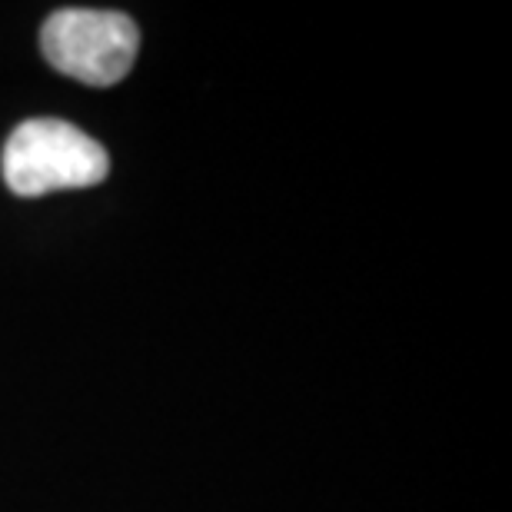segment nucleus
<instances>
[{
  "instance_id": "obj_1",
  "label": "nucleus",
  "mask_w": 512,
  "mask_h": 512,
  "mask_svg": "<svg viewBox=\"0 0 512 512\" xmlns=\"http://www.w3.org/2000/svg\"><path fill=\"white\" fill-rule=\"evenodd\" d=\"M0 173L17 197H44L57 190H84L107 180L104 143L67 120H24L4 143Z\"/></svg>"
},
{
  "instance_id": "obj_2",
  "label": "nucleus",
  "mask_w": 512,
  "mask_h": 512,
  "mask_svg": "<svg viewBox=\"0 0 512 512\" xmlns=\"http://www.w3.org/2000/svg\"><path fill=\"white\" fill-rule=\"evenodd\" d=\"M40 50L60 74L87 87H114L133 70L140 30L117 10L67 7L47 17L40 30Z\"/></svg>"
}]
</instances>
